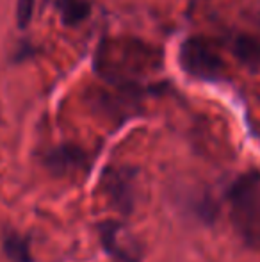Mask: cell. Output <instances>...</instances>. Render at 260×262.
Masks as SVG:
<instances>
[{"mask_svg":"<svg viewBox=\"0 0 260 262\" xmlns=\"http://www.w3.org/2000/svg\"><path fill=\"white\" fill-rule=\"evenodd\" d=\"M180 64L185 73L201 80H216L223 72L218 54L201 39H187L180 47Z\"/></svg>","mask_w":260,"mask_h":262,"instance_id":"4","label":"cell"},{"mask_svg":"<svg viewBox=\"0 0 260 262\" xmlns=\"http://www.w3.org/2000/svg\"><path fill=\"white\" fill-rule=\"evenodd\" d=\"M45 168L56 177H72L89 169L87 154L75 145H61L52 148L43 159Z\"/></svg>","mask_w":260,"mask_h":262,"instance_id":"5","label":"cell"},{"mask_svg":"<svg viewBox=\"0 0 260 262\" xmlns=\"http://www.w3.org/2000/svg\"><path fill=\"white\" fill-rule=\"evenodd\" d=\"M57 9L61 11V18L64 24L77 25L87 18L89 4L87 0H57Z\"/></svg>","mask_w":260,"mask_h":262,"instance_id":"7","label":"cell"},{"mask_svg":"<svg viewBox=\"0 0 260 262\" xmlns=\"http://www.w3.org/2000/svg\"><path fill=\"white\" fill-rule=\"evenodd\" d=\"M98 237L104 252L114 262H141L143 245L123 223L114 220L98 223Z\"/></svg>","mask_w":260,"mask_h":262,"instance_id":"3","label":"cell"},{"mask_svg":"<svg viewBox=\"0 0 260 262\" xmlns=\"http://www.w3.org/2000/svg\"><path fill=\"white\" fill-rule=\"evenodd\" d=\"M2 250L11 262H34L31 239L16 230H6L2 234Z\"/></svg>","mask_w":260,"mask_h":262,"instance_id":"6","label":"cell"},{"mask_svg":"<svg viewBox=\"0 0 260 262\" xmlns=\"http://www.w3.org/2000/svg\"><path fill=\"white\" fill-rule=\"evenodd\" d=\"M230 220L250 248H260V173L251 169L233 180L228 189Z\"/></svg>","mask_w":260,"mask_h":262,"instance_id":"1","label":"cell"},{"mask_svg":"<svg viewBox=\"0 0 260 262\" xmlns=\"http://www.w3.org/2000/svg\"><path fill=\"white\" fill-rule=\"evenodd\" d=\"M34 0H18L16 2V24L20 29H25L32 20Z\"/></svg>","mask_w":260,"mask_h":262,"instance_id":"9","label":"cell"},{"mask_svg":"<svg viewBox=\"0 0 260 262\" xmlns=\"http://www.w3.org/2000/svg\"><path fill=\"white\" fill-rule=\"evenodd\" d=\"M100 189L118 212L130 214L137 202V171L130 166H107L100 177Z\"/></svg>","mask_w":260,"mask_h":262,"instance_id":"2","label":"cell"},{"mask_svg":"<svg viewBox=\"0 0 260 262\" xmlns=\"http://www.w3.org/2000/svg\"><path fill=\"white\" fill-rule=\"evenodd\" d=\"M235 55L243 62L251 66L260 64V45L251 38H239L235 43Z\"/></svg>","mask_w":260,"mask_h":262,"instance_id":"8","label":"cell"}]
</instances>
